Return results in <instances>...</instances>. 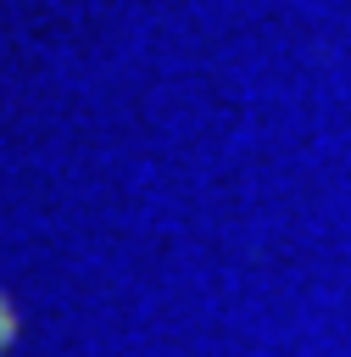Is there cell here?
Here are the masks:
<instances>
[{
	"label": "cell",
	"instance_id": "cell-1",
	"mask_svg": "<svg viewBox=\"0 0 351 357\" xmlns=\"http://www.w3.org/2000/svg\"><path fill=\"white\" fill-rule=\"evenodd\" d=\"M11 335H17V312H11V301L0 296V346H6Z\"/></svg>",
	"mask_w": 351,
	"mask_h": 357
}]
</instances>
